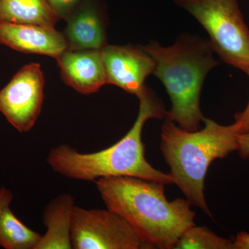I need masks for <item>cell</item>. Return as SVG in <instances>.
<instances>
[{
  "instance_id": "ba28073f",
  "label": "cell",
  "mask_w": 249,
  "mask_h": 249,
  "mask_svg": "<svg viewBox=\"0 0 249 249\" xmlns=\"http://www.w3.org/2000/svg\"><path fill=\"white\" fill-rule=\"evenodd\" d=\"M107 83L138 96L145 88L147 77L153 73L155 62L144 46L109 45L102 49Z\"/></svg>"
},
{
  "instance_id": "30bf717a",
  "label": "cell",
  "mask_w": 249,
  "mask_h": 249,
  "mask_svg": "<svg viewBox=\"0 0 249 249\" xmlns=\"http://www.w3.org/2000/svg\"><path fill=\"white\" fill-rule=\"evenodd\" d=\"M56 60L62 80L78 92L91 94L107 85L101 50L67 49Z\"/></svg>"
},
{
  "instance_id": "5b68a950",
  "label": "cell",
  "mask_w": 249,
  "mask_h": 249,
  "mask_svg": "<svg viewBox=\"0 0 249 249\" xmlns=\"http://www.w3.org/2000/svg\"><path fill=\"white\" fill-rule=\"evenodd\" d=\"M204 27L214 53L249 77V29L237 0H174Z\"/></svg>"
},
{
  "instance_id": "7c38bea8",
  "label": "cell",
  "mask_w": 249,
  "mask_h": 249,
  "mask_svg": "<svg viewBox=\"0 0 249 249\" xmlns=\"http://www.w3.org/2000/svg\"><path fill=\"white\" fill-rule=\"evenodd\" d=\"M74 199L68 194L52 199L43 211V224L47 231L36 249H71L72 215Z\"/></svg>"
},
{
  "instance_id": "e0dca14e",
  "label": "cell",
  "mask_w": 249,
  "mask_h": 249,
  "mask_svg": "<svg viewBox=\"0 0 249 249\" xmlns=\"http://www.w3.org/2000/svg\"><path fill=\"white\" fill-rule=\"evenodd\" d=\"M233 124L235 126L237 134L249 132V100L245 109L235 114V122Z\"/></svg>"
},
{
  "instance_id": "4fadbf2b",
  "label": "cell",
  "mask_w": 249,
  "mask_h": 249,
  "mask_svg": "<svg viewBox=\"0 0 249 249\" xmlns=\"http://www.w3.org/2000/svg\"><path fill=\"white\" fill-rule=\"evenodd\" d=\"M59 19L47 0H0V22L55 27Z\"/></svg>"
},
{
  "instance_id": "7a4b0ae2",
  "label": "cell",
  "mask_w": 249,
  "mask_h": 249,
  "mask_svg": "<svg viewBox=\"0 0 249 249\" xmlns=\"http://www.w3.org/2000/svg\"><path fill=\"white\" fill-rule=\"evenodd\" d=\"M135 122L121 140L101 151L82 153L64 144L49 152L47 163L65 178L93 181L109 177H133L165 185L173 184L170 174L156 169L145 156L142 132L147 121L165 118L164 106L155 91L145 87L140 94Z\"/></svg>"
},
{
  "instance_id": "5bb4252c",
  "label": "cell",
  "mask_w": 249,
  "mask_h": 249,
  "mask_svg": "<svg viewBox=\"0 0 249 249\" xmlns=\"http://www.w3.org/2000/svg\"><path fill=\"white\" fill-rule=\"evenodd\" d=\"M42 236L23 224L10 206L0 211V247L6 249H36Z\"/></svg>"
},
{
  "instance_id": "3957f363",
  "label": "cell",
  "mask_w": 249,
  "mask_h": 249,
  "mask_svg": "<svg viewBox=\"0 0 249 249\" xmlns=\"http://www.w3.org/2000/svg\"><path fill=\"white\" fill-rule=\"evenodd\" d=\"M144 48L155 62L152 74L161 81L170 97L171 107L165 118L186 130L200 129L204 119L201 88L208 73L219 65L209 40L182 35L170 47L152 41Z\"/></svg>"
},
{
  "instance_id": "2e32d148",
  "label": "cell",
  "mask_w": 249,
  "mask_h": 249,
  "mask_svg": "<svg viewBox=\"0 0 249 249\" xmlns=\"http://www.w3.org/2000/svg\"><path fill=\"white\" fill-rule=\"evenodd\" d=\"M86 0H47L60 19L66 20Z\"/></svg>"
},
{
  "instance_id": "ac0fdd59",
  "label": "cell",
  "mask_w": 249,
  "mask_h": 249,
  "mask_svg": "<svg viewBox=\"0 0 249 249\" xmlns=\"http://www.w3.org/2000/svg\"><path fill=\"white\" fill-rule=\"evenodd\" d=\"M237 151L243 160L249 158V132L237 135Z\"/></svg>"
},
{
  "instance_id": "52a82bcc",
  "label": "cell",
  "mask_w": 249,
  "mask_h": 249,
  "mask_svg": "<svg viewBox=\"0 0 249 249\" xmlns=\"http://www.w3.org/2000/svg\"><path fill=\"white\" fill-rule=\"evenodd\" d=\"M45 78L39 64L22 67L0 90V112L20 133L29 132L40 116Z\"/></svg>"
},
{
  "instance_id": "ffe728a7",
  "label": "cell",
  "mask_w": 249,
  "mask_h": 249,
  "mask_svg": "<svg viewBox=\"0 0 249 249\" xmlns=\"http://www.w3.org/2000/svg\"><path fill=\"white\" fill-rule=\"evenodd\" d=\"M12 193L5 188H0V211L6 206H10L13 200Z\"/></svg>"
},
{
  "instance_id": "277c9868",
  "label": "cell",
  "mask_w": 249,
  "mask_h": 249,
  "mask_svg": "<svg viewBox=\"0 0 249 249\" xmlns=\"http://www.w3.org/2000/svg\"><path fill=\"white\" fill-rule=\"evenodd\" d=\"M204 127L196 131L180 127L165 118L160 131V148L169 165L173 183L191 204L212 217L205 199V179L210 165L237 151L235 126L222 125L204 118Z\"/></svg>"
},
{
  "instance_id": "6da1fadb",
  "label": "cell",
  "mask_w": 249,
  "mask_h": 249,
  "mask_svg": "<svg viewBox=\"0 0 249 249\" xmlns=\"http://www.w3.org/2000/svg\"><path fill=\"white\" fill-rule=\"evenodd\" d=\"M107 209L117 213L149 249L175 248L196 212L187 199L170 201L165 185L133 177H109L94 181Z\"/></svg>"
},
{
  "instance_id": "9c48e42d",
  "label": "cell",
  "mask_w": 249,
  "mask_h": 249,
  "mask_svg": "<svg viewBox=\"0 0 249 249\" xmlns=\"http://www.w3.org/2000/svg\"><path fill=\"white\" fill-rule=\"evenodd\" d=\"M0 44L25 53L56 59L69 49L65 34L55 27L0 22Z\"/></svg>"
},
{
  "instance_id": "9a60e30c",
  "label": "cell",
  "mask_w": 249,
  "mask_h": 249,
  "mask_svg": "<svg viewBox=\"0 0 249 249\" xmlns=\"http://www.w3.org/2000/svg\"><path fill=\"white\" fill-rule=\"evenodd\" d=\"M176 249H233V242L219 237L206 227H190L183 232Z\"/></svg>"
},
{
  "instance_id": "8992f818",
  "label": "cell",
  "mask_w": 249,
  "mask_h": 249,
  "mask_svg": "<svg viewBox=\"0 0 249 249\" xmlns=\"http://www.w3.org/2000/svg\"><path fill=\"white\" fill-rule=\"evenodd\" d=\"M72 249H149L120 214L111 210L74 206L71 223Z\"/></svg>"
},
{
  "instance_id": "8fae6325",
  "label": "cell",
  "mask_w": 249,
  "mask_h": 249,
  "mask_svg": "<svg viewBox=\"0 0 249 249\" xmlns=\"http://www.w3.org/2000/svg\"><path fill=\"white\" fill-rule=\"evenodd\" d=\"M66 20L64 34L70 50H101L107 45L102 16L91 1L86 0Z\"/></svg>"
},
{
  "instance_id": "d6986e66",
  "label": "cell",
  "mask_w": 249,
  "mask_h": 249,
  "mask_svg": "<svg viewBox=\"0 0 249 249\" xmlns=\"http://www.w3.org/2000/svg\"><path fill=\"white\" fill-rule=\"evenodd\" d=\"M233 242V249H249V233L242 231L236 235Z\"/></svg>"
}]
</instances>
